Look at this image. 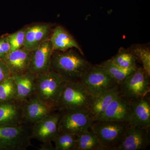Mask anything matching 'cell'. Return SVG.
I'll return each instance as SVG.
<instances>
[{"instance_id":"cell-1","label":"cell","mask_w":150,"mask_h":150,"mask_svg":"<svg viewBox=\"0 0 150 150\" xmlns=\"http://www.w3.org/2000/svg\"><path fill=\"white\" fill-rule=\"evenodd\" d=\"M91 66L83 55L71 48L65 51H54L50 70L61 76L65 81H79Z\"/></svg>"},{"instance_id":"cell-2","label":"cell","mask_w":150,"mask_h":150,"mask_svg":"<svg viewBox=\"0 0 150 150\" xmlns=\"http://www.w3.org/2000/svg\"><path fill=\"white\" fill-rule=\"evenodd\" d=\"M129 125L127 122L122 121L94 120L89 130L96 135L105 150H117Z\"/></svg>"},{"instance_id":"cell-3","label":"cell","mask_w":150,"mask_h":150,"mask_svg":"<svg viewBox=\"0 0 150 150\" xmlns=\"http://www.w3.org/2000/svg\"><path fill=\"white\" fill-rule=\"evenodd\" d=\"M65 81L57 73L49 70L35 76L34 94L44 103L57 110Z\"/></svg>"},{"instance_id":"cell-4","label":"cell","mask_w":150,"mask_h":150,"mask_svg":"<svg viewBox=\"0 0 150 150\" xmlns=\"http://www.w3.org/2000/svg\"><path fill=\"white\" fill-rule=\"evenodd\" d=\"M93 96L80 81H66L57 110L86 109Z\"/></svg>"},{"instance_id":"cell-5","label":"cell","mask_w":150,"mask_h":150,"mask_svg":"<svg viewBox=\"0 0 150 150\" xmlns=\"http://www.w3.org/2000/svg\"><path fill=\"white\" fill-rule=\"evenodd\" d=\"M31 126H0V149L25 150L31 146Z\"/></svg>"},{"instance_id":"cell-6","label":"cell","mask_w":150,"mask_h":150,"mask_svg":"<svg viewBox=\"0 0 150 150\" xmlns=\"http://www.w3.org/2000/svg\"><path fill=\"white\" fill-rule=\"evenodd\" d=\"M150 76L143 68H138L133 74L119 84V93L132 102L149 94Z\"/></svg>"},{"instance_id":"cell-7","label":"cell","mask_w":150,"mask_h":150,"mask_svg":"<svg viewBox=\"0 0 150 150\" xmlns=\"http://www.w3.org/2000/svg\"><path fill=\"white\" fill-rule=\"evenodd\" d=\"M61 111L59 132L79 135L89 130L93 119L86 109H68Z\"/></svg>"},{"instance_id":"cell-8","label":"cell","mask_w":150,"mask_h":150,"mask_svg":"<svg viewBox=\"0 0 150 150\" xmlns=\"http://www.w3.org/2000/svg\"><path fill=\"white\" fill-rule=\"evenodd\" d=\"M79 81L93 97L98 96L118 85L99 65H92Z\"/></svg>"},{"instance_id":"cell-9","label":"cell","mask_w":150,"mask_h":150,"mask_svg":"<svg viewBox=\"0 0 150 150\" xmlns=\"http://www.w3.org/2000/svg\"><path fill=\"white\" fill-rule=\"evenodd\" d=\"M61 111L56 110L31 126L32 139L42 143L52 142L59 133Z\"/></svg>"},{"instance_id":"cell-10","label":"cell","mask_w":150,"mask_h":150,"mask_svg":"<svg viewBox=\"0 0 150 150\" xmlns=\"http://www.w3.org/2000/svg\"><path fill=\"white\" fill-rule=\"evenodd\" d=\"M53 52L52 44L48 38L31 51L28 71L35 76L48 71Z\"/></svg>"},{"instance_id":"cell-11","label":"cell","mask_w":150,"mask_h":150,"mask_svg":"<svg viewBox=\"0 0 150 150\" xmlns=\"http://www.w3.org/2000/svg\"><path fill=\"white\" fill-rule=\"evenodd\" d=\"M56 110L33 94L23 101V122L31 126Z\"/></svg>"},{"instance_id":"cell-12","label":"cell","mask_w":150,"mask_h":150,"mask_svg":"<svg viewBox=\"0 0 150 150\" xmlns=\"http://www.w3.org/2000/svg\"><path fill=\"white\" fill-rule=\"evenodd\" d=\"M150 144L149 129L129 124L126 135L117 150H143Z\"/></svg>"},{"instance_id":"cell-13","label":"cell","mask_w":150,"mask_h":150,"mask_svg":"<svg viewBox=\"0 0 150 150\" xmlns=\"http://www.w3.org/2000/svg\"><path fill=\"white\" fill-rule=\"evenodd\" d=\"M23 101L16 99L0 103V126L24 124Z\"/></svg>"},{"instance_id":"cell-14","label":"cell","mask_w":150,"mask_h":150,"mask_svg":"<svg viewBox=\"0 0 150 150\" xmlns=\"http://www.w3.org/2000/svg\"><path fill=\"white\" fill-rule=\"evenodd\" d=\"M131 112V102L118 93L104 112L96 120H108L128 123Z\"/></svg>"},{"instance_id":"cell-15","label":"cell","mask_w":150,"mask_h":150,"mask_svg":"<svg viewBox=\"0 0 150 150\" xmlns=\"http://www.w3.org/2000/svg\"><path fill=\"white\" fill-rule=\"evenodd\" d=\"M150 101L148 95L131 102L130 125L150 129Z\"/></svg>"},{"instance_id":"cell-16","label":"cell","mask_w":150,"mask_h":150,"mask_svg":"<svg viewBox=\"0 0 150 150\" xmlns=\"http://www.w3.org/2000/svg\"><path fill=\"white\" fill-rule=\"evenodd\" d=\"M31 51L22 46L11 51L2 59L7 65L12 76L27 72L29 67Z\"/></svg>"},{"instance_id":"cell-17","label":"cell","mask_w":150,"mask_h":150,"mask_svg":"<svg viewBox=\"0 0 150 150\" xmlns=\"http://www.w3.org/2000/svg\"><path fill=\"white\" fill-rule=\"evenodd\" d=\"M49 39L54 51H65L75 48L84 56L76 40L62 26L58 25L54 28Z\"/></svg>"},{"instance_id":"cell-18","label":"cell","mask_w":150,"mask_h":150,"mask_svg":"<svg viewBox=\"0 0 150 150\" xmlns=\"http://www.w3.org/2000/svg\"><path fill=\"white\" fill-rule=\"evenodd\" d=\"M52 27L50 23L36 24L26 28L23 46L32 51L46 39Z\"/></svg>"},{"instance_id":"cell-19","label":"cell","mask_w":150,"mask_h":150,"mask_svg":"<svg viewBox=\"0 0 150 150\" xmlns=\"http://www.w3.org/2000/svg\"><path fill=\"white\" fill-rule=\"evenodd\" d=\"M118 85L98 96L93 97L88 110L93 121L102 115L111 101L119 93Z\"/></svg>"},{"instance_id":"cell-20","label":"cell","mask_w":150,"mask_h":150,"mask_svg":"<svg viewBox=\"0 0 150 150\" xmlns=\"http://www.w3.org/2000/svg\"><path fill=\"white\" fill-rule=\"evenodd\" d=\"M16 90V99L24 101L34 94L35 76L29 72L12 76Z\"/></svg>"},{"instance_id":"cell-21","label":"cell","mask_w":150,"mask_h":150,"mask_svg":"<svg viewBox=\"0 0 150 150\" xmlns=\"http://www.w3.org/2000/svg\"><path fill=\"white\" fill-rule=\"evenodd\" d=\"M75 150H105L92 131H84L76 136Z\"/></svg>"},{"instance_id":"cell-22","label":"cell","mask_w":150,"mask_h":150,"mask_svg":"<svg viewBox=\"0 0 150 150\" xmlns=\"http://www.w3.org/2000/svg\"><path fill=\"white\" fill-rule=\"evenodd\" d=\"M104 69L112 79L120 84L126 78L133 74L137 69H125L117 66L110 60H107L99 64Z\"/></svg>"},{"instance_id":"cell-23","label":"cell","mask_w":150,"mask_h":150,"mask_svg":"<svg viewBox=\"0 0 150 150\" xmlns=\"http://www.w3.org/2000/svg\"><path fill=\"white\" fill-rule=\"evenodd\" d=\"M55 150H75L76 144V136L70 133L59 132L53 142Z\"/></svg>"},{"instance_id":"cell-24","label":"cell","mask_w":150,"mask_h":150,"mask_svg":"<svg viewBox=\"0 0 150 150\" xmlns=\"http://www.w3.org/2000/svg\"><path fill=\"white\" fill-rule=\"evenodd\" d=\"M115 64L125 69H137V59L133 53L121 51L110 59Z\"/></svg>"},{"instance_id":"cell-25","label":"cell","mask_w":150,"mask_h":150,"mask_svg":"<svg viewBox=\"0 0 150 150\" xmlns=\"http://www.w3.org/2000/svg\"><path fill=\"white\" fill-rule=\"evenodd\" d=\"M16 98L15 85L12 76L0 84V103Z\"/></svg>"},{"instance_id":"cell-26","label":"cell","mask_w":150,"mask_h":150,"mask_svg":"<svg viewBox=\"0 0 150 150\" xmlns=\"http://www.w3.org/2000/svg\"><path fill=\"white\" fill-rule=\"evenodd\" d=\"M133 54L142 63L143 68L146 74L150 76V51L146 48H137L134 49Z\"/></svg>"},{"instance_id":"cell-27","label":"cell","mask_w":150,"mask_h":150,"mask_svg":"<svg viewBox=\"0 0 150 150\" xmlns=\"http://www.w3.org/2000/svg\"><path fill=\"white\" fill-rule=\"evenodd\" d=\"M26 28H22L7 35L11 47V52L17 50L23 46Z\"/></svg>"},{"instance_id":"cell-28","label":"cell","mask_w":150,"mask_h":150,"mask_svg":"<svg viewBox=\"0 0 150 150\" xmlns=\"http://www.w3.org/2000/svg\"><path fill=\"white\" fill-rule=\"evenodd\" d=\"M11 52V47L7 38H0V59H3Z\"/></svg>"},{"instance_id":"cell-29","label":"cell","mask_w":150,"mask_h":150,"mask_svg":"<svg viewBox=\"0 0 150 150\" xmlns=\"http://www.w3.org/2000/svg\"><path fill=\"white\" fill-rule=\"evenodd\" d=\"M11 76V74L7 65L2 59H0V84Z\"/></svg>"},{"instance_id":"cell-30","label":"cell","mask_w":150,"mask_h":150,"mask_svg":"<svg viewBox=\"0 0 150 150\" xmlns=\"http://www.w3.org/2000/svg\"><path fill=\"white\" fill-rule=\"evenodd\" d=\"M40 150H55V147L53 146L52 142L42 143L38 148Z\"/></svg>"}]
</instances>
